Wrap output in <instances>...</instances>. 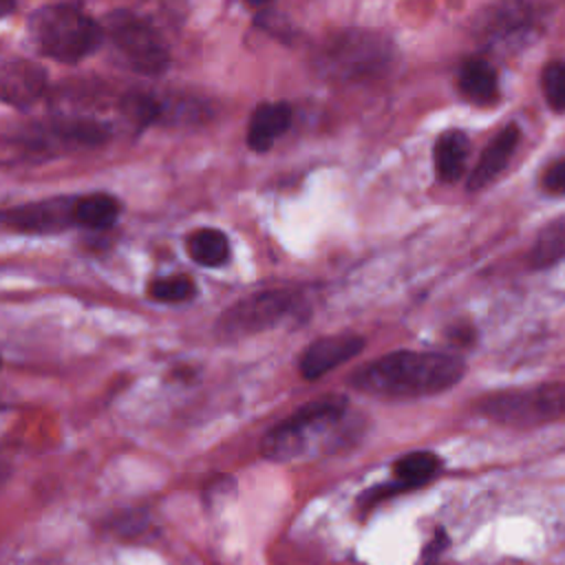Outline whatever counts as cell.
<instances>
[{
    "label": "cell",
    "mask_w": 565,
    "mask_h": 565,
    "mask_svg": "<svg viewBox=\"0 0 565 565\" xmlns=\"http://www.w3.org/2000/svg\"><path fill=\"white\" fill-rule=\"evenodd\" d=\"M457 355L437 351H395L351 375V386L377 397H424L448 391L463 377Z\"/></svg>",
    "instance_id": "cell-1"
},
{
    "label": "cell",
    "mask_w": 565,
    "mask_h": 565,
    "mask_svg": "<svg viewBox=\"0 0 565 565\" xmlns=\"http://www.w3.org/2000/svg\"><path fill=\"white\" fill-rule=\"evenodd\" d=\"M31 33L38 49L62 64L88 57L104 38L102 24L71 2L38 9L31 18Z\"/></svg>",
    "instance_id": "cell-2"
},
{
    "label": "cell",
    "mask_w": 565,
    "mask_h": 565,
    "mask_svg": "<svg viewBox=\"0 0 565 565\" xmlns=\"http://www.w3.org/2000/svg\"><path fill=\"white\" fill-rule=\"evenodd\" d=\"M347 413L344 395H322L302 404L280 424L269 428L260 441L263 457L271 461H289L307 452L311 437L335 426Z\"/></svg>",
    "instance_id": "cell-3"
},
{
    "label": "cell",
    "mask_w": 565,
    "mask_h": 565,
    "mask_svg": "<svg viewBox=\"0 0 565 565\" xmlns=\"http://www.w3.org/2000/svg\"><path fill=\"white\" fill-rule=\"evenodd\" d=\"M104 33L119 57L141 75H161L170 64V53L157 29L128 9L106 15Z\"/></svg>",
    "instance_id": "cell-4"
},
{
    "label": "cell",
    "mask_w": 565,
    "mask_h": 565,
    "mask_svg": "<svg viewBox=\"0 0 565 565\" xmlns=\"http://www.w3.org/2000/svg\"><path fill=\"white\" fill-rule=\"evenodd\" d=\"M488 419L510 426H536L565 415V384H541L523 391L486 395L477 404Z\"/></svg>",
    "instance_id": "cell-5"
},
{
    "label": "cell",
    "mask_w": 565,
    "mask_h": 565,
    "mask_svg": "<svg viewBox=\"0 0 565 565\" xmlns=\"http://www.w3.org/2000/svg\"><path fill=\"white\" fill-rule=\"evenodd\" d=\"M298 298L285 289H269L260 294H252L238 302H234L227 311H223L216 320V333L221 338H245L252 333L267 331L282 322L287 316L296 311Z\"/></svg>",
    "instance_id": "cell-6"
},
{
    "label": "cell",
    "mask_w": 565,
    "mask_h": 565,
    "mask_svg": "<svg viewBox=\"0 0 565 565\" xmlns=\"http://www.w3.org/2000/svg\"><path fill=\"white\" fill-rule=\"evenodd\" d=\"M73 203L75 199H53L20 205L13 210L0 212V223L11 230L29 232V234H51L75 225L73 221Z\"/></svg>",
    "instance_id": "cell-7"
},
{
    "label": "cell",
    "mask_w": 565,
    "mask_h": 565,
    "mask_svg": "<svg viewBox=\"0 0 565 565\" xmlns=\"http://www.w3.org/2000/svg\"><path fill=\"white\" fill-rule=\"evenodd\" d=\"M364 349V338L355 333H338L313 340L300 355L298 369L305 380H318L335 366L349 362Z\"/></svg>",
    "instance_id": "cell-8"
},
{
    "label": "cell",
    "mask_w": 565,
    "mask_h": 565,
    "mask_svg": "<svg viewBox=\"0 0 565 565\" xmlns=\"http://www.w3.org/2000/svg\"><path fill=\"white\" fill-rule=\"evenodd\" d=\"M291 106L285 102H265L256 106L247 124V146L254 152H267L291 124Z\"/></svg>",
    "instance_id": "cell-9"
},
{
    "label": "cell",
    "mask_w": 565,
    "mask_h": 565,
    "mask_svg": "<svg viewBox=\"0 0 565 565\" xmlns=\"http://www.w3.org/2000/svg\"><path fill=\"white\" fill-rule=\"evenodd\" d=\"M519 143V128L514 124L505 126L481 152L472 174H470V190H479L483 185H488L510 161V157L514 154Z\"/></svg>",
    "instance_id": "cell-10"
},
{
    "label": "cell",
    "mask_w": 565,
    "mask_h": 565,
    "mask_svg": "<svg viewBox=\"0 0 565 565\" xmlns=\"http://www.w3.org/2000/svg\"><path fill=\"white\" fill-rule=\"evenodd\" d=\"M44 82L46 75L40 66L24 60H13V64L7 66L0 79V88L7 102L15 106H26L38 99V95L44 88Z\"/></svg>",
    "instance_id": "cell-11"
},
{
    "label": "cell",
    "mask_w": 565,
    "mask_h": 565,
    "mask_svg": "<svg viewBox=\"0 0 565 565\" xmlns=\"http://www.w3.org/2000/svg\"><path fill=\"white\" fill-rule=\"evenodd\" d=\"M470 154V139L461 130H448L435 141L433 161L441 181L452 183L463 174L466 159Z\"/></svg>",
    "instance_id": "cell-12"
},
{
    "label": "cell",
    "mask_w": 565,
    "mask_h": 565,
    "mask_svg": "<svg viewBox=\"0 0 565 565\" xmlns=\"http://www.w3.org/2000/svg\"><path fill=\"white\" fill-rule=\"evenodd\" d=\"M441 470V457L430 450H415L404 457H399L393 466V483L402 490H415L435 479V475Z\"/></svg>",
    "instance_id": "cell-13"
},
{
    "label": "cell",
    "mask_w": 565,
    "mask_h": 565,
    "mask_svg": "<svg viewBox=\"0 0 565 565\" xmlns=\"http://www.w3.org/2000/svg\"><path fill=\"white\" fill-rule=\"evenodd\" d=\"M119 212H121V203L106 192L75 196V203H73V221L75 225H82L86 230L113 227Z\"/></svg>",
    "instance_id": "cell-14"
},
{
    "label": "cell",
    "mask_w": 565,
    "mask_h": 565,
    "mask_svg": "<svg viewBox=\"0 0 565 565\" xmlns=\"http://www.w3.org/2000/svg\"><path fill=\"white\" fill-rule=\"evenodd\" d=\"M185 249L190 258L203 267H221L232 254L227 234L216 227H199L190 232L185 238Z\"/></svg>",
    "instance_id": "cell-15"
},
{
    "label": "cell",
    "mask_w": 565,
    "mask_h": 565,
    "mask_svg": "<svg viewBox=\"0 0 565 565\" xmlns=\"http://www.w3.org/2000/svg\"><path fill=\"white\" fill-rule=\"evenodd\" d=\"M459 90L472 104H492L497 99V71L481 57L463 62L459 71Z\"/></svg>",
    "instance_id": "cell-16"
},
{
    "label": "cell",
    "mask_w": 565,
    "mask_h": 565,
    "mask_svg": "<svg viewBox=\"0 0 565 565\" xmlns=\"http://www.w3.org/2000/svg\"><path fill=\"white\" fill-rule=\"evenodd\" d=\"M196 296V282L185 274L163 276L148 282V298L157 302H188Z\"/></svg>",
    "instance_id": "cell-17"
},
{
    "label": "cell",
    "mask_w": 565,
    "mask_h": 565,
    "mask_svg": "<svg viewBox=\"0 0 565 565\" xmlns=\"http://www.w3.org/2000/svg\"><path fill=\"white\" fill-rule=\"evenodd\" d=\"M121 113L137 130H143L146 126L157 124L161 119L163 106L150 93H130L121 102Z\"/></svg>",
    "instance_id": "cell-18"
},
{
    "label": "cell",
    "mask_w": 565,
    "mask_h": 565,
    "mask_svg": "<svg viewBox=\"0 0 565 565\" xmlns=\"http://www.w3.org/2000/svg\"><path fill=\"white\" fill-rule=\"evenodd\" d=\"M563 256H565V216L547 225L534 245L536 265H550Z\"/></svg>",
    "instance_id": "cell-19"
},
{
    "label": "cell",
    "mask_w": 565,
    "mask_h": 565,
    "mask_svg": "<svg viewBox=\"0 0 565 565\" xmlns=\"http://www.w3.org/2000/svg\"><path fill=\"white\" fill-rule=\"evenodd\" d=\"M541 86L554 110H565V62H552L543 68Z\"/></svg>",
    "instance_id": "cell-20"
},
{
    "label": "cell",
    "mask_w": 565,
    "mask_h": 565,
    "mask_svg": "<svg viewBox=\"0 0 565 565\" xmlns=\"http://www.w3.org/2000/svg\"><path fill=\"white\" fill-rule=\"evenodd\" d=\"M541 185L550 194H565V159H558L545 168Z\"/></svg>",
    "instance_id": "cell-21"
},
{
    "label": "cell",
    "mask_w": 565,
    "mask_h": 565,
    "mask_svg": "<svg viewBox=\"0 0 565 565\" xmlns=\"http://www.w3.org/2000/svg\"><path fill=\"white\" fill-rule=\"evenodd\" d=\"M9 472H11L9 463H7L4 459H0V488H2V486H4V481L9 479Z\"/></svg>",
    "instance_id": "cell-22"
},
{
    "label": "cell",
    "mask_w": 565,
    "mask_h": 565,
    "mask_svg": "<svg viewBox=\"0 0 565 565\" xmlns=\"http://www.w3.org/2000/svg\"><path fill=\"white\" fill-rule=\"evenodd\" d=\"M11 9H13V0H0V18L11 13Z\"/></svg>",
    "instance_id": "cell-23"
},
{
    "label": "cell",
    "mask_w": 565,
    "mask_h": 565,
    "mask_svg": "<svg viewBox=\"0 0 565 565\" xmlns=\"http://www.w3.org/2000/svg\"><path fill=\"white\" fill-rule=\"evenodd\" d=\"M247 2H252V4H265V2H269V0H247Z\"/></svg>",
    "instance_id": "cell-24"
},
{
    "label": "cell",
    "mask_w": 565,
    "mask_h": 565,
    "mask_svg": "<svg viewBox=\"0 0 565 565\" xmlns=\"http://www.w3.org/2000/svg\"><path fill=\"white\" fill-rule=\"evenodd\" d=\"M426 565H441V563H437V561H433V558H428V563Z\"/></svg>",
    "instance_id": "cell-25"
},
{
    "label": "cell",
    "mask_w": 565,
    "mask_h": 565,
    "mask_svg": "<svg viewBox=\"0 0 565 565\" xmlns=\"http://www.w3.org/2000/svg\"><path fill=\"white\" fill-rule=\"evenodd\" d=\"M0 369H2V358H0Z\"/></svg>",
    "instance_id": "cell-26"
}]
</instances>
